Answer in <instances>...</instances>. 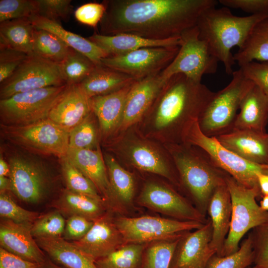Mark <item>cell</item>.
I'll use <instances>...</instances> for the list:
<instances>
[{
  "label": "cell",
  "instance_id": "37",
  "mask_svg": "<svg viewBox=\"0 0 268 268\" xmlns=\"http://www.w3.org/2000/svg\"><path fill=\"white\" fill-rule=\"evenodd\" d=\"M59 65L67 85L79 84L97 66L87 56L71 48L66 58Z\"/></svg>",
  "mask_w": 268,
  "mask_h": 268
},
{
  "label": "cell",
  "instance_id": "27",
  "mask_svg": "<svg viewBox=\"0 0 268 268\" xmlns=\"http://www.w3.org/2000/svg\"><path fill=\"white\" fill-rule=\"evenodd\" d=\"M88 39L109 56L122 55L144 48L177 46L180 44V37L156 40L128 34L104 35L95 32Z\"/></svg>",
  "mask_w": 268,
  "mask_h": 268
},
{
  "label": "cell",
  "instance_id": "31",
  "mask_svg": "<svg viewBox=\"0 0 268 268\" xmlns=\"http://www.w3.org/2000/svg\"><path fill=\"white\" fill-rule=\"evenodd\" d=\"M35 27L29 18L0 23V47L12 49L27 55L33 52Z\"/></svg>",
  "mask_w": 268,
  "mask_h": 268
},
{
  "label": "cell",
  "instance_id": "20",
  "mask_svg": "<svg viewBox=\"0 0 268 268\" xmlns=\"http://www.w3.org/2000/svg\"><path fill=\"white\" fill-rule=\"evenodd\" d=\"M66 156L94 184L105 202L114 209L121 208L113 193L100 147L95 149L68 148Z\"/></svg>",
  "mask_w": 268,
  "mask_h": 268
},
{
  "label": "cell",
  "instance_id": "32",
  "mask_svg": "<svg viewBox=\"0 0 268 268\" xmlns=\"http://www.w3.org/2000/svg\"><path fill=\"white\" fill-rule=\"evenodd\" d=\"M62 214L76 215L92 221L105 213V202L77 194L67 189L63 191L53 205Z\"/></svg>",
  "mask_w": 268,
  "mask_h": 268
},
{
  "label": "cell",
  "instance_id": "9",
  "mask_svg": "<svg viewBox=\"0 0 268 268\" xmlns=\"http://www.w3.org/2000/svg\"><path fill=\"white\" fill-rule=\"evenodd\" d=\"M67 84L23 92L0 100L1 125L22 126L48 118Z\"/></svg>",
  "mask_w": 268,
  "mask_h": 268
},
{
  "label": "cell",
  "instance_id": "8",
  "mask_svg": "<svg viewBox=\"0 0 268 268\" xmlns=\"http://www.w3.org/2000/svg\"><path fill=\"white\" fill-rule=\"evenodd\" d=\"M197 146L203 150L214 163L238 182L260 191L257 174L263 172L262 165L243 159L222 145L216 137H210L201 130L198 120L191 122L185 129L182 143Z\"/></svg>",
  "mask_w": 268,
  "mask_h": 268
},
{
  "label": "cell",
  "instance_id": "28",
  "mask_svg": "<svg viewBox=\"0 0 268 268\" xmlns=\"http://www.w3.org/2000/svg\"><path fill=\"white\" fill-rule=\"evenodd\" d=\"M48 257L64 268H98L95 262L62 237L35 239Z\"/></svg>",
  "mask_w": 268,
  "mask_h": 268
},
{
  "label": "cell",
  "instance_id": "29",
  "mask_svg": "<svg viewBox=\"0 0 268 268\" xmlns=\"http://www.w3.org/2000/svg\"><path fill=\"white\" fill-rule=\"evenodd\" d=\"M138 79L101 64L79 84L89 97L108 95L117 91Z\"/></svg>",
  "mask_w": 268,
  "mask_h": 268
},
{
  "label": "cell",
  "instance_id": "24",
  "mask_svg": "<svg viewBox=\"0 0 268 268\" xmlns=\"http://www.w3.org/2000/svg\"><path fill=\"white\" fill-rule=\"evenodd\" d=\"M216 137L222 145L245 160L260 165L268 164V133L232 130Z\"/></svg>",
  "mask_w": 268,
  "mask_h": 268
},
{
  "label": "cell",
  "instance_id": "17",
  "mask_svg": "<svg viewBox=\"0 0 268 268\" xmlns=\"http://www.w3.org/2000/svg\"><path fill=\"white\" fill-rule=\"evenodd\" d=\"M212 234L208 217L201 228L183 235L173 253L170 268H206L209 259L216 254L210 245Z\"/></svg>",
  "mask_w": 268,
  "mask_h": 268
},
{
  "label": "cell",
  "instance_id": "14",
  "mask_svg": "<svg viewBox=\"0 0 268 268\" xmlns=\"http://www.w3.org/2000/svg\"><path fill=\"white\" fill-rule=\"evenodd\" d=\"M11 191L21 201L38 203L49 194L52 178L41 162L21 154L8 158Z\"/></svg>",
  "mask_w": 268,
  "mask_h": 268
},
{
  "label": "cell",
  "instance_id": "39",
  "mask_svg": "<svg viewBox=\"0 0 268 268\" xmlns=\"http://www.w3.org/2000/svg\"><path fill=\"white\" fill-rule=\"evenodd\" d=\"M61 167L68 190L105 202L94 184L66 156L61 158Z\"/></svg>",
  "mask_w": 268,
  "mask_h": 268
},
{
  "label": "cell",
  "instance_id": "45",
  "mask_svg": "<svg viewBox=\"0 0 268 268\" xmlns=\"http://www.w3.org/2000/svg\"><path fill=\"white\" fill-rule=\"evenodd\" d=\"M37 11L36 0H0V23L29 18Z\"/></svg>",
  "mask_w": 268,
  "mask_h": 268
},
{
  "label": "cell",
  "instance_id": "44",
  "mask_svg": "<svg viewBox=\"0 0 268 268\" xmlns=\"http://www.w3.org/2000/svg\"><path fill=\"white\" fill-rule=\"evenodd\" d=\"M0 215L18 223H33L40 216L37 212L19 206L7 192H0Z\"/></svg>",
  "mask_w": 268,
  "mask_h": 268
},
{
  "label": "cell",
  "instance_id": "5",
  "mask_svg": "<svg viewBox=\"0 0 268 268\" xmlns=\"http://www.w3.org/2000/svg\"><path fill=\"white\" fill-rule=\"evenodd\" d=\"M104 143L116 159L137 170L163 177L180 188L174 163L164 145L143 136L135 126Z\"/></svg>",
  "mask_w": 268,
  "mask_h": 268
},
{
  "label": "cell",
  "instance_id": "15",
  "mask_svg": "<svg viewBox=\"0 0 268 268\" xmlns=\"http://www.w3.org/2000/svg\"><path fill=\"white\" fill-rule=\"evenodd\" d=\"M137 203L153 211L182 221H194L205 224L206 216L189 200L173 187L155 181L145 182L137 200Z\"/></svg>",
  "mask_w": 268,
  "mask_h": 268
},
{
  "label": "cell",
  "instance_id": "11",
  "mask_svg": "<svg viewBox=\"0 0 268 268\" xmlns=\"http://www.w3.org/2000/svg\"><path fill=\"white\" fill-rule=\"evenodd\" d=\"M179 51L172 62L159 74L167 81L181 73L197 82L204 74L215 73L219 60L210 51L207 44L201 39L197 26L184 31L180 36Z\"/></svg>",
  "mask_w": 268,
  "mask_h": 268
},
{
  "label": "cell",
  "instance_id": "53",
  "mask_svg": "<svg viewBox=\"0 0 268 268\" xmlns=\"http://www.w3.org/2000/svg\"><path fill=\"white\" fill-rule=\"evenodd\" d=\"M257 178L262 197L268 196V174L260 172L257 174Z\"/></svg>",
  "mask_w": 268,
  "mask_h": 268
},
{
  "label": "cell",
  "instance_id": "7",
  "mask_svg": "<svg viewBox=\"0 0 268 268\" xmlns=\"http://www.w3.org/2000/svg\"><path fill=\"white\" fill-rule=\"evenodd\" d=\"M232 75L229 83L214 93L198 120L201 130L207 136L217 137L232 131L241 102L254 85L240 68Z\"/></svg>",
  "mask_w": 268,
  "mask_h": 268
},
{
  "label": "cell",
  "instance_id": "34",
  "mask_svg": "<svg viewBox=\"0 0 268 268\" xmlns=\"http://www.w3.org/2000/svg\"><path fill=\"white\" fill-rule=\"evenodd\" d=\"M234 58L240 67L253 61H268V17L256 24Z\"/></svg>",
  "mask_w": 268,
  "mask_h": 268
},
{
  "label": "cell",
  "instance_id": "3",
  "mask_svg": "<svg viewBox=\"0 0 268 268\" xmlns=\"http://www.w3.org/2000/svg\"><path fill=\"white\" fill-rule=\"evenodd\" d=\"M268 17V12L237 16L227 7H212L201 14L196 26L200 38L223 63L226 74L232 75L236 62L231 49L241 48L256 24Z\"/></svg>",
  "mask_w": 268,
  "mask_h": 268
},
{
  "label": "cell",
  "instance_id": "19",
  "mask_svg": "<svg viewBox=\"0 0 268 268\" xmlns=\"http://www.w3.org/2000/svg\"><path fill=\"white\" fill-rule=\"evenodd\" d=\"M159 73L134 83L127 98L121 125L113 137L137 125L145 116L166 83Z\"/></svg>",
  "mask_w": 268,
  "mask_h": 268
},
{
  "label": "cell",
  "instance_id": "33",
  "mask_svg": "<svg viewBox=\"0 0 268 268\" xmlns=\"http://www.w3.org/2000/svg\"><path fill=\"white\" fill-rule=\"evenodd\" d=\"M113 193L121 205H129L135 195V184L133 174L121 166L112 154H103Z\"/></svg>",
  "mask_w": 268,
  "mask_h": 268
},
{
  "label": "cell",
  "instance_id": "2",
  "mask_svg": "<svg viewBox=\"0 0 268 268\" xmlns=\"http://www.w3.org/2000/svg\"><path fill=\"white\" fill-rule=\"evenodd\" d=\"M214 93L201 82L183 74H175L134 126L143 136L162 144L182 143L185 129L199 120Z\"/></svg>",
  "mask_w": 268,
  "mask_h": 268
},
{
  "label": "cell",
  "instance_id": "52",
  "mask_svg": "<svg viewBox=\"0 0 268 268\" xmlns=\"http://www.w3.org/2000/svg\"><path fill=\"white\" fill-rule=\"evenodd\" d=\"M41 265L27 261L0 248V268H39Z\"/></svg>",
  "mask_w": 268,
  "mask_h": 268
},
{
  "label": "cell",
  "instance_id": "49",
  "mask_svg": "<svg viewBox=\"0 0 268 268\" xmlns=\"http://www.w3.org/2000/svg\"><path fill=\"white\" fill-rule=\"evenodd\" d=\"M105 10L102 2H89L78 7L74 11V16L81 23L95 28L100 23Z\"/></svg>",
  "mask_w": 268,
  "mask_h": 268
},
{
  "label": "cell",
  "instance_id": "21",
  "mask_svg": "<svg viewBox=\"0 0 268 268\" xmlns=\"http://www.w3.org/2000/svg\"><path fill=\"white\" fill-rule=\"evenodd\" d=\"M32 224L3 219L0 224V247L27 261L42 264L48 257L31 234Z\"/></svg>",
  "mask_w": 268,
  "mask_h": 268
},
{
  "label": "cell",
  "instance_id": "10",
  "mask_svg": "<svg viewBox=\"0 0 268 268\" xmlns=\"http://www.w3.org/2000/svg\"><path fill=\"white\" fill-rule=\"evenodd\" d=\"M3 136L32 152L62 158L69 148V132L49 118L22 126L1 125Z\"/></svg>",
  "mask_w": 268,
  "mask_h": 268
},
{
  "label": "cell",
  "instance_id": "38",
  "mask_svg": "<svg viewBox=\"0 0 268 268\" xmlns=\"http://www.w3.org/2000/svg\"><path fill=\"white\" fill-rule=\"evenodd\" d=\"M97 118L92 112L69 132V148L95 149L99 147L100 139Z\"/></svg>",
  "mask_w": 268,
  "mask_h": 268
},
{
  "label": "cell",
  "instance_id": "36",
  "mask_svg": "<svg viewBox=\"0 0 268 268\" xmlns=\"http://www.w3.org/2000/svg\"><path fill=\"white\" fill-rule=\"evenodd\" d=\"M145 244H126L95 261L98 268H141Z\"/></svg>",
  "mask_w": 268,
  "mask_h": 268
},
{
  "label": "cell",
  "instance_id": "50",
  "mask_svg": "<svg viewBox=\"0 0 268 268\" xmlns=\"http://www.w3.org/2000/svg\"><path fill=\"white\" fill-rule=\"evenodd\" d=\"M93 221L79 215H71L66 222L63 238L66 240L77 241L83 238L90 229Z\"/></svg>",
  "mask_w": 268,
  "mask_h": 268
},
{
  "label": "cell",
  "instance_id": "59",
  "mask_svg": "<svg viewBox=\"0 0 268 268\" xmlns=\"http://www.w3.org/2000/svg\"><path fill=\"white\" fill-rule=\"evenodd\" d=\"M247 268H260L255 266L254 267H249Z\"/></svg>",
  "mask_w": 268,
  "mask_h": 268
},
{
  "label": "cell",
  "instance_id": "56",
  "mask_svg": "<svg viewBox=\"0 0 268 268\" xmlns=\"http://www.w3.org/2000/svg\"><path fill=\"white\" fill-rule=\"evenodd\" d=\"M39 268H64L55 263L48 257L46 261L42 264Z\"/></svg>",
  "mask_w": 268,
  "mask_h": 268
},
{
  "label": "cell",
  "instance_id": "35",
  "mask_svg": "<svg viewBox=\"0 0 268 268\" xmlns=\"http://www.w3.org/2000/svg\"><path fill=\"white\" fill-rule=\"evenodd\" d=\"M70 49L56 34L35 28L32 53L59 65L66 58Z\"/></svg>",
  "mask_w": 268,
  "mask_h": 268
},
{
  "label": "cell",
  "instance_id": "22",
  "mask_svg": "<svg viewBox=\"0 0 268 268\" xmlns=\"http://www.w3.org/2000/svg\"><path fill=\"white\" fill-rule=\"evenodd\" d=\"M134 82L112 93L90 98L92 111L99 126L100 139L104 143L112 138L119 128L128 95Z\"/></svg>",
  "mask_w": 268,
  "mask_h": 268
},
{
  "label": "cell",
  "instance_id": "6",
  "mask_svg": "<svg viewBox=\"0 0 268 268\" xmlns=\"http://www.w3.org/2000/svg\"><path fill=\"white\" fill-rule=\"evenodd\" d=\"M231 200L232 213L229 231L220 254L223 257L237 252L241 239L250 230L268 223V211L256 201L262 198L261 191L247 188L228 175L226 178Z\"/></svg>",
  "mask_w": 268,
  "mask_h": 268
},
{
  "label": "cell",
  "instance_id": "23",
  "mask_svg": "<svg viewBox=\"0 0 268 268\" xmlns=\"http://www.w3.org/2000/svg\"><path fill=\"white\" fill-rule=\"evenodd\" d=\"M91 111V99L79 85H67L65 92L51 110L48 118L69 132Z\"/></svg>",
  "mask_w": 268,
  "mask_h": 268
},
{
  "label": "cell",
  "instance_id": "26",
  "mask_svg": "<svg viewBox=\"0 0 268 268\" xmlns=\"http://www.w3.org/2000/svg\"><path fill=\"white\" fill-rule=\"evenodd\" d=\"M232 130L265 133L268 125V97L254 85L243 98Z\"/></svg>",
  "mask_w": 268,
  "mask_h": 268
},
{
  "label": "cell",
  "instance_id": "18",
  "mask_svg": "<svg viewBox=\"0 0 268 268\" xmlns=\"http://www.w3.org/2000/svg\"><path fill=\"white\" fill-rule=\"evenodd\" d=\"M72 243L94 262L125 245L122 234L109 212H105L94 220L87 234Z\"/></svg>",
  "mask_w": 268,
  "mask_h": 268
},
{
  "label": "cell",
  "instance_id": "1",
  "mask_svg": "<svg viewBox=\"0 0 268 268\" xmlns=\"http://www.w3.org/2000/svg\"><path fill=\"white\" fill-rule=\"evenodd\" d=\"M100 34L135 35L151 40L179 38L197 25L215 0H105Z\"/></svg>",
  "mask_w": 268,
  "mask_h": 268
},
{
  "label": "cell",
  "instance_id": "46",
  "mask_svg": "<svg viewBox=\"0 0 268 268\" xmlns=\"http://www.w3.org/2000/svg\"><path fill=\"white\" fill-rule=\"evenodd\" d=\"M250 233L252 239L255 266L260 268H268V223L256 227Z\"/></svg>",
  "mask_w": 268,
  "mask_h": 268
},
{
  "label": "cell",
  "instance_id": "30",
  "mask_svg": "<svg viewBox=\"0 0 268 268\" xmlns=\"http://www.w3.org/2000/svg\"><path fill=\"white\" fill-rule=\"evenodd\" d=\"M33 26L56 34L70 48L87 56L96 65L101 64V60L109 56L103 49L78 34L65 29L61 24L34 14L29 18Z\"/></svg>",
  "mask_w": 268,
  "mask_h": 268
},
{
  "label": "cell",
  "instance_id": "54",
  "mask_svg": "<svg viewBox=\"0 0 268 268\" xmlns=\"http://www.w3.org/2000/svg\"><path fill=\"white\" fill-rule=\"evenodd\" d=\"M11 191V182L9 177L0 176V192Z\"/></svg>",
  "mask_w": 268,
  "mask_h": 268
},
{
  "label": "cell",
  "instance_id": "55",
  "mask_svg": "<svg viewBox=\"0 0 268 268\" xmlns=\"http://www.w3.org/2000/svg\"><path fill=\"white\" fill-rule=\"evenodd\" d=\"M10 169L7 162L0 155V176L9 177Z\"/></svg>",
  "mask_w": 268,
  "mask_h": 268
},
{
  "label": "cell",
  "instance_id": "51",
  "mask_svg": "<svg viewBox=\"0 0 268 268\" xmlns=\"http://www.w3.org/2000/svg\"><path fill=\"white\" fill-rule=\"evenodd\" d=\"M228 8H238L252 14L268 12V0H219Z\"/></svg>",
  "mask_w": 268,
  "mask_h": 268
},
{
  "label": "cell",
  "instance_id": "4",
  "mask_svg": "<svg viewBox=\"0 0 268 268\" xmlns=\"http://www.w3.org/2000/svg\"><path fill=\"white\" fill-rule=\"evenodd\" d=\"M176 168L180 188L194 206L206 216L209 201L214 191L226 183L229 175L218 168L200 147L185 143L163 144Z\"/></svg>",
  "mask_w": 268,
  "mask_h": 268
},
{
  "label": "cell",
  "instance_id": "25",
  "mask_svg": "<svg viewBox=\"0 0 268 268\" xmlns=\"http://www.w3.org/2000/svg\"><path fill=\"white\" fill-rule=\"evenodd\" d=\"M231 213V197L225 183L214 191L207 208L212 227L210 245L217 256L220 254L229 231Z\"/></svg>",
  "mask_w": 268,
  "mask_h": 268
},
{
  "label": "cell",
  "instance_id": "16",
  "mask_svg": "<svg viewBox=\"0 0 268 268\" xmlns=\"http://www.w3.org/2000/svg\"><path fill=\"white\" fill-rule=\"evenodd\" d=\"M180 46L149 47L101 60V64L141 79L159 73L173 60Z\"/></svg>",
  "mask_w": 268,
  "mask_h": 268
},
{
  "label": "cell",
  "instance_id": "42",
  "mask_svg": "<svg viewBox=\"0 0 268 268\" xmlns=\"http://www.w3.org/2000/svg\"><path fill=\"white\" fill-rule=\"evenodd\" d=\"M66 222L59 210L49 212L40 215L32 224L31 234L35 239L62 237Z\"/></svg>",
  "mask_w": 268,
  "mask_h": 268
},
{
  "label": "cell",
  "instance_id": "58",
  "mask_svg": "<svg viewBox=\"0 0 268 268\" xmlns=\"http://www.w3.org/2000/svg\"><path fill=\"white\" fill-rule=\"evenodd\" d=\"M263 172L268 174V164L262 165Z\"/></svg>",
  "mask_w": 268,
  "mask_h": 268
},
{
  "label": "cell",
  "instance_id": "57",
  "mask_svg": "<svg viewBox=\"0 0 268 268\" xmlns=\"http://www.w3.org/2000/svg\"><path fill=\"white\" fill-rule=\"evenodd\" d=\"M260 206L264 210L268 211V196H264L262 198Z\"/></svg>",
  "mask_w": 268,
  "mask_h": 268
},
{
  "label": "cell",
  "instance_id": "40",
  "mask_svg": "<svg viewBox=\"0 0 268 268\" xmlns=\"http://www.w3.org/2000/svg\"><path fill=\"white\" fill-rule=\"evenodd\" d=\"M181 236L151 243L144 250L141 268H170L173 253Z\"/></svg>",
  "mask_w": 268,
  "mask_h": 268
},
{
  "label": "cell",
  "instance_id": "47",
  "mask_svg": "<svg viewBox=\"0 0 268 268\" xmlns=\"http://www.w3.org/2000/svg\"><path fill=\"white\" fill-rule=\"evenodd\" d=\"M240 68L246 78L258 86L268 97V61H253Z\"/></svg>",
  "mask_w": 268,
  "mask_h": 268
},
{
  "label": "cell",
  "instance_id": "48",
  "mask_svg": "<svg viewBox=\"0 0 268 268\" xmlns=\"http://www.w3.org/2000/svg\"><path fill=\"white\" fill-rule=\"evenodd\" d=\"M27 55L12 49L0 47V83L10 76Z\"/></svg>",
  "mask_w": 268,
  "mask_h": 268
},
{
  "label": "cell",
  "instance_id": "13",
  "mask_svg": "<svg viewBox=\"0 0 268 268\" xmlns=\"http://www.w3.org/2000/svg\"><path fill=\"white\" fill-rule=\"evenodd\" d=\"M67 84L59 65L33 53L27 57L14 72L0 83V98L49 86Z\"/></svg>",
  "mask_w": 268,
  "mask_h": 268
},
{
  "label": "cell",
  "instance_id": "43",
  "mask_svg": "<svg viewBox=\"0 0 268 268\" xmlns=\"http://www.w3.org/2000/svg\"><path fill=\"white\" fill-rule=\"evenodd\" d=\"M36 14L48 20L61 24L67 21L72 12L70 0H36Z\"/></svg>",
  "mask_w": 268,
  "mask_h": 268
},
{
  "label": "cell",
  "instance_id": "12",
  "mask_svg": "<svg viewBox=\"0 0 268 268\" xmlns=\"http://www.w3.org/2000/svg\"><path fill=\"white\" fill-rule=\"evenodd\" d=\"M115 222L125 244H145L173 239L199 229L204 224L198 221L152 216L121 217L115 219Z\"/></svg>",
  "mask_w": 268,
  "mask_h": 268
},
{
  "label": "cell",
  "instance_id": "41",
  "mask_svg": "<svg viewBox=\"0 0 268 268\" xmlns=\"http://www.w3.org/2000/svg\"><path fill=\"white\" fill-rule=\"evenodd\" d=\"M254 263V251L250 233L235 253L223 257L213 255L206 268H247Z\"/></svg>",
  "mask_w": 268,
  "mask_h": 268
}]
</instances>
